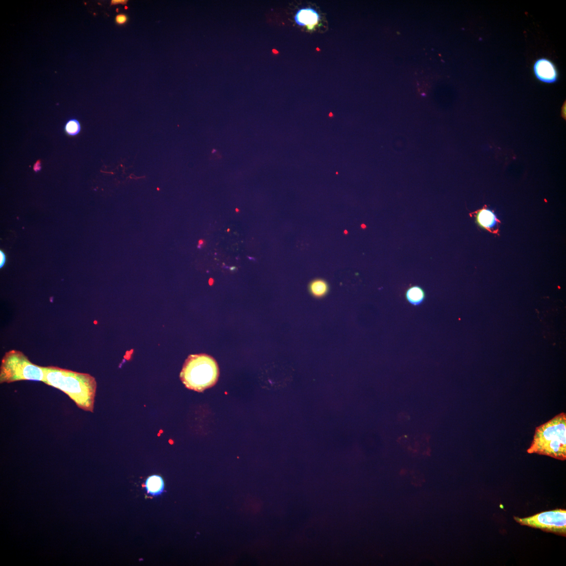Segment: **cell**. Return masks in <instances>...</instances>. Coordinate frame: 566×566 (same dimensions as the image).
I'll return each instance as SVG.
<instances>
[{"label": "cell", "instance_id": "obj_1", "mask_svg": "<svg viewBox=\"0 0 566 566\" xmlns=\"http://www.w3.org/2000/svg\"><path fill=\"white\" fill-rule=\"evenodd\" d=\"M43 368V382L63 392L79 409L94 412L97 390L94 377L57 367Z\"/></svg>", "mask_w": 566, "mask_h": 566}, {"label": "cell", "instance_id": "obj_2", "mask_svg": "<svg viewBox=\"0 0 566 566\" xmlns=\"http://www.w3.org/2000/svg\"><path fill=\"white\" fill-rule=\"evenodd\" d=\"M528 454H537L563 460L566 459V414H558L536 428Z\"/></svg>", "mask_w": 566, "mask_h": 566}, {"label": "cell", "instance_id": "obj_3", "mask_svg": "<svg viewBox=\"0 0 566 566\" xmlns=\"http://www.w3.org/2000/svg\"><path fill=\"white\" fill-rule=\"evenodd\" d=\"M220 369L216 361L206 354L188 357L180 374L181 381L188 389L202 392L215 386Z\"/></svg>", "mask_w": 566, "mask_h": 566}, {"label": "cell", "instance_id": "obj_4", "mask_svg": "<svg viewBox=\"0 0 566 566\" xmlns=\"http://www.w3.org/2000/svg\"><path fill=\"white\" fill-rule=\"evenodd\" d=\"M43 367L35 365L25 354L12 350L5 353L0 367V383L20 381H43Z\"/></svg>", "mask_w": 566, "mask_h": 566}, {"label": "cell", "instance_id": "obj_5", "mask_svg": "<svg viewBox=\"0 0 566 566\" xmlns=\"http://www.w3.org/2000/svg\"><path fill=\"white\" fill-rule=\"evenodd\" d=\"M522 525L539 528L542 531L566 536V511L558 509L539 513L525 518L515 517Z\"/></svg>", "mask_w": 566, "mask_h": 566}, {"label": "cell", "instance_id": "obj_6", "mask_svg": "<svg viewBox=\"0 0 566 566\" xmlns=\"http://www.w3.org/2000/svg\"><path fill=\"white\" fill-rule=\"evenodd\" d=\"M533 72L536 78L546 84H554L558 79V72L555 65L545 58H540L535 62Z\"/></svg>", "mask_w": 566, "mask_h": 566}, {"label": "cell", "instance_id": "obj_7", "mask_svg": "<svg viewBox=\"0 0 566 566\" xmlns=\"http://www.w3.org/2000/svg\"><path fill=\"white\" fill-rule=\"evenodd\" d=\"M294 20L297 25L306 26L308 29L312 31L319 25L320 17L315 10L308 7L298 10L294 17Z\"/></svg>", "mask_w": 566, "mask_h": 566}, {"label": "cell", "instance_id": "obj_8", "mask_svg": "<svg viewBox=\"0 0 566 566\" xmlns=\"http://www.w3.org/2000/svg\"><path fill=\"white\" fill-rule=\"evenodd\" d=\"M476 221L481 228L489 231L493 230L498 222L493 211L488 209H482L476 215Z\"/></svg>", "mask_w": 566, "mask_h": 566}, {"label": "cell", "instance_id": "obj_9", "mask_svg": "<svg viewBox=\"0 0 566 566\" xmlns=\"http://www.w3.org/2000/svg\"><path fill=\"white\" fill-rule=\"evenodd\" d=\"M145 488L147 493L151 496H156L161 495L164 490V482L163 478L160 475H151L146 481Z\"/></svg>", "mask_w": 566, "mask_h": 566}, {"label": "cell", "instance_id": "obj_10", "mask_svg": "<svg viewBox=\"0 0 566 566\" xmlns=\"http://www.w3.org/2000/svg\"><path fill=\"white\" fill-rule=\"evenodd\" d=\"M406 298L409 303L414 306H419L424 301L425 293L418 286H414L407 290Z\"/></svg>", "mask_w": 566, "mask_h": 566}, {"label": "cell", "instance_id": "obj_11", "mask_svg": "<svg viewBox=\"0 0 566 566\" xmlns=\"http://www.w3.org/2000/svg\"><path fill=\"white\" fill-rule=\"evenodd\" d=\"M309 290L314 297L322 298L325 296L328 293L329 285L326 281L321 279H317L310 283Z\"/></svg>", "mask_w": 566, "mask_h": 566}, {"label": "cell", "instance_id": "obj_12", "mask_svg": "<svg viewBox=\"0 0 566 566\" xmlns=\"http://www.w3.org/2000/svg\"><path fill=\"white\" fill-rule=\"evenodd\" d=\"M65 131L71 136L77 135L81 131V126L78 120L72 119L68 121L65 127Z\"/></svg>", "mask_w": 566, "mask_h": 566}, {"label": "cell", "instance_id": "obj_13", "mask_svg": "<svg viewBox=\"0 0 566 566\" xmlns=\"http://www.w3.org/2000/svg\"><path fill=\"white\" fill-rule=\"evenodd\" d=\"M116 20V22L118 24L123 25V24H124L126 22L127 17L126 16H125V15L120 14L117 16Z\"/></svg>", "mask_w": 566, "mask_h": 566}, {"label": "cell", "instance_id": "obj_14", "mask_svg": "<svg viewBox=\"0 0 566 566\" xmlns=\"http://www.w3.org/2000/svg\"><path fill=\"white\" fill-rule=\"evenodd\" d=\"M33 170L35 172H39L42 170V162L40 160H38L33 166Z\"/></svg>", "mask_w": 566, "mask_h": 566}, {"label": "cell", "instance_id": "obj_15", "mask_svg": "<svg viewBox=\"0 0 566 566\" xmlns=\"http://www.w3.org/2000/svg\"><path fill=\"white\" fill-rule=\"evenodd\" d=\"M0 255H1V256H0V257H1V262H0V265H1V266H0V268H1L2 267H3L4 264L5 263L6 256H5V255L4 254V253L2 251H0Z\"/></svg>", "mask_w": 566, "mask_h": 566}, {"label": "cell", "instance_id": "obj_16", "mask_svg": "<svg viewBox=\"0 0 566 566\" xmlns=\"http://www.w3.org/2000/svg\"><path fill=\"white\" fill-rule=\"evenodd\" d=\"M127 2L126 0H112L111 1V5H116L118 4H126Z\"/></svg>", "mask_w": 566, "mask_h": 566}, {"label": "cell", "instance_id": "obj_17", "mask_svg": "<svg viewBox=\"0 0 566 566\" xmlns=\"http://www.w3.org/2000/svg\"><path fill=\"white\" fill-rule=\"evenodd\" d=\"M205 241L204 240H203V239L199 240V242H198V245L197 246V248L198 249L202 248V247H203V246H205Z\"/></svg>", "mask_w": 566, "mask_h": 566}, {"label": "cell", "instance_id": "obj_18", "mask_svg": "<svg viewBox=\"0 0 566 566\" xmlns=\"http://www.w3.org/2000/svg\"><path fill=\"white\" fill-rule=\"evenodd\" d=\"M247 258L249 260L252 261L253 262H256V259L255 258L252 257V256H247Z\"/></svg>", "mask_w": 566, "mask_h": 566}, {"label": "cell", "instance_id": "obj_19", "mask_svg": "<svg viewBox=\"0 0 566 566\" xmlns=\"http://www.w3.org/2000/svg\"><path fill=\"white\" fill-rule=\"evenodd\" d=\"M236 212H237V213H239V210L238 208H237V209H236Z\"/></svg>", "mask_w": 566, "mask_h": 566}, {"label": "cell", "instance_id": "obj_20", "mask_svg": "<svg viewBox=\"0 0 566 566\" xmlns=\"http://www.w3.org/2000/svg\"><path fill=\"white\" fill-rule=\"evenodd\" d=\"M230 229H228V230H227V231L229 232L230 231Z\"/></svg>", "mask_w": 566, "mask_h": 566}]
</instances>
